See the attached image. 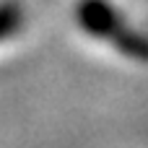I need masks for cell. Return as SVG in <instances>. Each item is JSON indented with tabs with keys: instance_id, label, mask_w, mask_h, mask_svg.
Wrapping results in <instances>:
<instances>
[{
	"instance_id": "1",
	"label": "cell",
	"mask_w": 148,
	"mask_h": 148,
	"mask_svg": "<svg viewBox=\"0 0 148 148\" xmlns=\"http://www.w3.org/2000/svg\"><path fill=\"white\" fill-rule=\"evenodd\" d=\"M75 21L86 34L99 39H112V42L127 29L125 18L109 0H78Z\"/></svg>"
},
{
	"instance_id": "2",
	"label": "cell",
	"mask_w": 148,
	"mask_h": 148,
	"mask_svg": "<svg viewBox=\"0 0 148 148\" xmlns=\"http://www.w3.org/2000/svg\"><path fill=\"white\" fill-rule=\"evenodd\" d=\"M23 23V8L16 0H5L0 3V42L13 36Z\"/></svg>"
},
{
	"instance_id": "3",
	"label": "cell",
	"mask_w": 148,
	"mask_h": 148,
	"mask_svg": "<svg viewBox=\"0 0 148 148\" xmlns=\"http://www.w3.org/2000/svg\"><path fill=\"white\" fill-rule=\"evenodd\" d=\"M114 44H117V49H120L122 55H127V57H135V60H143V57H146V39H143L138 31H133L130 26L114 39Z\"/></svg>"
}]
</instances>
